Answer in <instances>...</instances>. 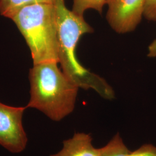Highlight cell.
Listing matches in <instances>:
<instances>
[{"mask_svg":"<svg viewBox=\"0 0 156 156\" xmlns=\"http://www.w3.org/2000/svg\"><path fill=\"white\" fill-rule=\"evenodd\" d=\"M30 50L33 65L58 63V40L55 4L26 6L10 19Z\"/></svg>","mask_w":156,"mask_h":156,"instance_id":"3","label":"cell"},{"mask_svg":"<svg viewBox=\"0 0 156 156\" xmlns=\"http://www.w3.org/2000/svg\"><path fill=\"white\" fill-rule=\"evenodd\" d=\"M28 78L30 97L27 108L41 112L55 122L72 113L79 87L58 68V63L33 65Z\"/></svg>","mask_w":156,"mask_h":156,"instance_id":"2","label":"cell"},{"mask_svg":"<svg viewBox=\"0 0 156 156\" xmlns=\"http://www.w3.org/2000/svg\"><path fill=\"white\" fill-rule=\"evenodd\" d=\"M129 156H156V146L145 144L135 151H131Z\"/></svg>","mask_w":156,"mask_h":156,"instance_id":"10","label":"cell"},{"mask_svg":"<svg viewBox=\"0 0 156 156\" xmlns=\"http://www.w3.org/2000/svg\"><path fill=\"white\" fill-rule=\"evenodd\" d=\"M130 153L120 134L117 133L105 146L101 147L100 156H129Z\"/></svg>","mask_w":156,"mask_h":156,"instance_id":"8","label":"cell"},{"mask_svg":"<svg viewBox=\"0 0 156 156\" xmlns=\"http://www.w3.org/2000/svg\"><path fill=\"white\" fill-rule=\"evenodd\" d=\"M58 40V63L62 71L79 89H92L105 100L115 98V93L105 79L82 66L76 55V49L80 37L93 33L94 29L83 16L67 8L65 0H56L55 3Z\"/></svg>","mask_w":156,"mask_h":156,"instance_id":"1","label":"cell"},{"mask_svg":"<svg viewBox=\"0 0 156 156\" xmlns=\"http://www.w3.org/2000/svg\"><path fill=\"white\" fill-rule=\"evenodd\" d=\"M144 16L149 21H156V0H145Z\"/></svg>","mask_w":156,"mask_h":156,"instance_id":"11","label":"cell"},{"mask_svg":"<svg viewBox=\"0 0 156 156\" xmlns=\"http://www.w3.org/2000/svg\"><path fill=\"white\" fill-rule=\"evenodd\" d=\"M147 56L149 57H156V39L149 45Z\"/></svg>","mask_w":156,"mask_h":156,"instance_id":"12","label":"cell"},{"mask_svg":"<svg viewBox=\"0 0 156 156\" xmlns=\"http://www.w3.org/2000/svg\"><path fill=\"white\" fill-rule=\"evenodd\" d=\"M26 106H13L0 101V145L14 154L23 152L28 144L23 126Z\"/></svg>","mask_w":156,"mask_h":156,"instance_id":"4","label":"cell"},{"mask_svg":"<svg viewBox=\"0 0 156 156\" xmlns=\"http://www.w3.org/2000/svg\"><path fill=\"white\" fill-rule=\"evenodd\" d=\"M145 0H108L106 20L116 33L135 30L144 16Z\"/></svg>","mask_w":156,"mask_h":156,"instance_id":"5","label":"cell"},{"mask_svg":"<svg viewBox=\"0 0 156 156\" xmlns=\"http://www.w3.org/2000/svg\"><path fill=\"white\" fill-rule=\"evenodd\" d=\"M108 0H73L72 11L80 16L88 9H94L101 13Z\"/></svg>","mask_w":156,"mask_h":156,"instance_id":"9","label":"cell"},{"mask_svg":"<svg viewBox=\"0 0 156 156\" xmlns=\"http://www.w3.org/2000/svg\"><path fill=\"white\" fill-rule=\"evenodd\" d=\"M89 134L77 133L63 142L62 147L50 156H100V148H95Z\"/></svg>","mask_w":156,"mask_h":156,"instance_id":"6","label":"cell"},{"mask_svg":"<svg viewBox=\"0 0 156 156\" xmlns=\"http://www.w3.org/2000/svg\"><path fill=\"white\" fill-rule=\"evenodd\" d=\"M56 0H0V15L11 19L23 7L35 4H55Z\"/></svg>","mask_w":156,"mask_h":156,"instance_id":"7","label":"cell"}]
</instances>
